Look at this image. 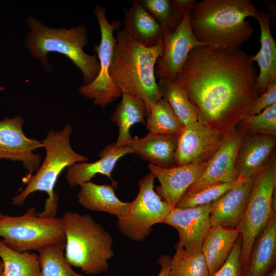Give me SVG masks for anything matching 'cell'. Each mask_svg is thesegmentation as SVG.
<instances>
[{"mask_svg": "<svg viewBox=\"0 0 276 276\" xmlns=\"http://www.w3.org/2000/svg\"><path fill=\"white\" fill-rule=\"evenodd\" d=\"M155 178L150 171L139 181L136 197L129 202L124 215L118 218L119 231L132 240H144L151 233L152 226L163 223L173 208L154 191Z\"/></svg>", "mask_w": 276, "mask_h": 276, "instance_id": "obj_9", "label": "cell"}, {"mask_svg": "<svg viewBox=\"0 0 276 276\" xmlns=\"http://www.w3.org/2000/svg\"><path fill=\"white\" fill-rule=\"evenodd\" d=\"M106 11V9L100 5H96L94 10L101 33L100 44L94 47L100 64L99 73L94 81L79 89L80 94L93 100L96 106L101 108H104L122 94L113 83L109 74L115 42L113 32L120 28V22L118 20L109 22L107 18Z\"/></svg>", "mask_w": 276, "mask_h": 276, "instance_id": "obj_10", "label": "cell"}, {"mask_svg": "<svg viewBox=\"0 0 276 276\" xmlns=\"http://www.w3.org/2000/svg\"><path fill=\"white\" fill-rule=\"evenodd\" d=\"M210 161L164 168L150 163L148 168L160 183L156 192L172 208L201 177Z\"/></svg>", "mask_w": 276, "mask_h": 276, "instance_id": "obj_16", "label": "cell"}, {"mask_svg": "<svg viewBox=\"0 0 276 276\" xmlns=\"http://www.w3.org/2000/svg\"><path fill=\"white\" fill-rule=\"evenodd\" d=\"M3 215V214L1 213L0 212V217L2 216Z\"/></svg>", "mask_w": 276, "mask_h": 276, "instance_id": "obj_40", "label": "cell"}, {"mask_svg": "<svg viewBox=\"0 0 276 276\" xmlns=\"http://www.w3.org/2000/svg\"><path fill=\"white\" fill-rule=\"evenodd\" d=\"M276 213L252 247L244 276H266L275 266Z\"/></svg>", "mask_w": 276, "mask_h": 276, "instance_id": "obj_22", "label": "cell"}, {"mask_svg": "<svg viewBox=\"0 0 276 276\" xmlns=\"http://www.w3.org/2000/svg\"><path fill=\"white\" fill-rule=\"evenodd\" d=\"M275 152L253 178L242 217L236 227L242 238L240 265L242 276L247 267L252 247L275 212Z\"/></svg>", "mask_w": 276, "mask_h": 276, "instance_id": "obj_7", "label": "cell"}, {"mask_svg": "<svg viewBox=\"0 0 276 276\" xmlns=\"http://www.w3.org/2000/svg\"><path fill=\"white\" fill-rule=\"evenodd\" d=\"M240 234L237 228L211 226L202 245V252L212 276L224 264Z\"/></svg>", "mask_w": 276, "mask_h": 276, "instance_id": "obj_24", "label": "cell"}, {"mask_svg": "<svg viewBox=\"0 0 276 276\" xmlns=\"http://www.w3.org/2000/svg\"><path fill=\"white\" fill-rule=\"evenodd\" d=\"M252 55L240 49L199 45L176 81L186 91L198 121L227 133L248 116L259 96Z\"/></svg>", "mask_w": 276, "mask_h": 276, "instance_id": "obj_1", "label": "cell"}, {"mask_svg": "<svg viewBox=\"0 0 276 276\" xmlns=\"http://www.w3.org/2000/svg\"><path fill=\"white\" fill-rule=\"evenodd\" d=\"M122 100L111 117L112 122L119 128L116 148L125 146L132 137L130 133L132 126L135 123L146 124L147 116L145 103L137 97L126 93L122 94Z\"/></svg>", "mask_w": 276, "mask_h": 276, "instance_id": "obj_26", "label": "cell"}, {"mask_svg": "<svg viewBox=\"0 0 276 276\" xmlns=\"http://www.w3.org/2000/svg\"><path fill=\"white\" fill-rule=\"evenodd\" d=\"M3 269V262L0 258V276L2 275V271Z\"/></svg>", "mask_w": 276, "mask_h": 276, "instance_id": "obj_39", "label": "cell"}, {"mask_svg": "<svg viewBox=\"0 0 276 276\" xmlns=\"http://www.w3.org/2000/svg\"><path fill=\"white\" fill-rule=\"evenodd\" d=\"M0 258L3 264L1 276H42L36 253L14 251L0 240Z\"/></svg>", "mask_w": 276, "mask_h": 276, "instance_id": "obj_28", "label": "cell"}, {"mask_svg": "<svg viewBox=\"0 0 276 276\" xmlns=\"http://www.w3.org/2000/svg\"><path fill=\"white\" fill-rule=\"evenodd\" d=\"M242 244V238L240 233L225 263L212 276H242L240 265Z\"/></svg>", "mask_w": 276, "mask_h": 276, "instance_id": "obj_35", "label": "cell"}, {"mask_svg": "<svg viewBox=\"0 0 276 276\" xmlns=\"http://www.w3.org/2000/svg\"><path fill=\"white\" fill-rule=\"evenodd\" d=\"M172 258L168 255H163L158 258V263L161 268L157 276H169Z\"/></svg>", "mask_w": 276, "mask_h": 276, "instance_id": "obj_37", "label": "cell"}, {"mask_svg": "<svg viewBox=\"0 0 276 276\" xmlns=\"http://www.w3.org/2000/svg\"><path fill=\"white\" fill-rule=\"evenodd\" d=\"M244 132L236 127L228 132L199 179L185 194L196 193L210 186L236 179L239 176L236 159Z\"/></svg>", "mask_w": 276, "mask_h": 276, "instance_id": "obj_14", "label": "cell"}, {"mask_svg": "<svg viewBox=\"0 0 276 276\" xmlns=\"http://www.w3.org/2000/svg\"><path fill=\"white\" fill-rule=\"evenodd\" d=\"M146 125L150 132L168 135H179L183 127L163 98L151 104L147 110Z\"/></svg>", "mask_w": 276, "mask_h": 276, "instance_id": "obj_29", "label": "cell"}, {"mask_svg": "<svg viewBox=\"0 0 276 276\" xmlns=\"http://www.w3.org/2000/svg\"><path fill=\"white\" fill-rule=\"evenodd\" d=\"M73 128L67 124L61 130H50L41 141L46 151L45 159L35 174H29L24 181L25 189L12 198V203L21 205L27 197L36 191L45 192L48 197L44 210L37 212L42 217H56L58 206V196L54 192L57 179L63 169L78 163L85 162L88 158L76 152L70 144Z\"/></svg>", "mask_w": 276, "mask_h": 276, "instance_id": "obj_6", "label": "cell"}, {"mask_svg": "<svg viewBox=\"0 0 276 276\" xmlns=\"http://www.w3.org/2000/svg\"><path fill=\"white\" fill-rule=\"evenodd\" d=\"M27 24L30 30L25 39V46L33 56L40 61L44 70L50 71L52 69L48 54L56 52L66 56L81 71L83 85L95 79L100 71V64L97 55L87 54L83 50L88 43L84 25L70 29L51 28L33 15L27 19Z\"/></svg>", "mask_w": 276, "mask_h": 276, "instance_id": "obj_4", "label": "cell"}, {"mask_svg": "<svg viewBox=\"0 0 276 276\" xmlns=\"http://www.w3.org/2000/svg\"><path fill=\"white\" fill-rule=\"evenodd\" d=\"M131 153H134L133 151L128 145L116 148L114 143L109 144L100 152V158L98 160L78 163L69 167L65 176L68 183L72 187L80 186L90 181L96 175L101 174L107 176L116 186L117 182L112 179L111 172L120 158Z\"/></svg>", "mask_w": 276, "mask_h": 276, "instance_id": "obj_19", "label": "cell"}, {"mask_svg": "<svg viewBox=\"0 0 276 276\" xmlns=\"http://www.w3.org/2000/svg\"><path fill=\"white\" fill-rule=\"evenodd\" d=\"M157 21L163 32H172L186 15L174 0H134Z\"/></svg>", "mask_w": 276, "mask_h": 276, "instance_id": "obj_30", "label": "cell"}, {"mask_svg": "<svg viewBox=\"0 0 276 276\" xmlns=\"http://www.w3.org/2000/svg\"><path fill=\"white\" fill-rule=\"evenodd\" d=\"M171 259L169 276H210L202 251L188 252L176 249Z\"/></svg>", "mask_w": 276, "mask_h": 276, "instance_id": "obj_32", "label": "cell"}, {"mask_svg": "<svg viewBox=\"0 0 276 276\" xmlns=\"http://www.w3.org/2000/svg\"><path fill=\"white\" fill-rule=\"evenodd\" d=\"M164 49L163 39L151 47L128 36L123 30L115 38L109 76L122 93L132 94L146 104L147 110L162 98L155 76V65Z\"/></svg>", "mask_w": 276, "mask_h": 276, "instance_id": "obj_3", "label": "cell"}, {"mask_svg": "<svg viewBox=\"0 0 276 276\" xmlns=\"http://www.w3.org/2000/svg\"><path fill=\"white\" fill-rule=\"evenodd\" d=\"M178 135L150 132L142 138H132L125 145L132 148L142 159L160 168L176 165L175 155Z\"/></svg>", "mask_w": 276, "mask_h": 276, "instance_id": "obj_20", "label": "cell"}, {"mask_svg": "<svg viewBox=\"0 0 276 276\" xmlns=\"http://www.w3.org/2000/svg\"><path fill=\"white\" fill-rule=\"evenodd\" d=\"M80 187L78 201L86 209L106 212L118 218L127 212L129 202H123L117 197L113 185H98L89 181Z\"/></svg>", "mask_w": 276, "mask_h": 276, "instance_id": "obj_23", "label": "cell"}, {"mask_svg": "<svg viewBox=\"0 0 276 276\" xmlns=\"http://www.w3.org/2000/svg\"><path fill=\"white\" fill-rule=\"evenodd\" d=\"M259 11L250 0H203L195 2L190 13L192 32L205 46L239 49L252 35L246 20Z\"/></svg>", "mask_w": 276, "mask_h": 276, "instance_id": "obj_2", "label": "cell"}, {"mask_svg": "<svg viewBox=\"0 0 276 276\" xmlns=\"http://www.w3.org/2000/svg\"><path fill=\"white\" fill-rule=\"evenodd\" d=\"M164 49L158 59L155 70L156 79L175 81L180 74L190 51L203 45L194 36L190 25L189 14L183 17L172 32H163Z\"/></svg>", "mask_w": 276, "mask_h": 276, "instance_id": "obj_12", "label": "cell"}, {"mask_svg": "<svg viewBox=\"0 0 276 276\" xmlns=\"http://www.w3.org/2000/svg\"><path fill=\"white\" fill-rule=\"evenodd\" d=\"M157 87L162 98L168 102L183 126L198 121L197 112L186 90L176 81L159 79Z\"/></svg>", "mask_w": 276, "mask_h": 276, "instance_id": "obj_27", "label": "cell"}, {"mask_svg": "<svg viewBox=\"0 0 276 276\" xmlns=\"http://www.w3.org/2000/svg\"><path fill=\"white\" fill-rule=\"evenodd\" d=\"M266 276H276L275 267L271 271H270Z\"/></svg>", "mask_w": 276, "mask_h": 276, "instance_id": "obj_38", "label": "cell"}, {"mask_svg": "<svg viewBox=\"0 0 276 276\" xmlns=\"http://www.w3.org/2000/svg\"><path fill=\"white\" fill-rule=\"evenodd\" d=\"M61 218L68 263L87 274L106 272L114 256L111 235L89 215L67 211Z\"/></svg>", "mask_w": 276, "mask_h": 276, "instance_id": "obj_5", "label": "cell"}, {"mask_svg": "<svg viewBox=\"0 0 276 276\" xmlns=\"http://www.w3.org/2000/svg\"><path fill=\"white\" fill-rule=\"evenodd\" d=\"M253 178H244L210 204L211 226L219 225L232 228L237 227L247 203Z\"/></svg>", "mask_w": 276, "mask_h": 276, "instance_id": "obj_18", "label": "cell"}, {"mask_svg": "<svg viewBox=\"0 0 276 276\" xmlns=\"http://www.w3.org/2000/svg\"><path fill=\"white\" fill-rule=\"evenodd\" d=\"M132 6L125 8L124 28L133 40L147 47L155 45L163 39V30L157 21L141 6L132 1Z\"/></svg>", "mask_w": 276, "mask_h": 276, "instance_id": "obj_25", "label": "cell"}, {"mask_svg": "<svg viewBox=\"0 0 276 276\" xmlns=\"http://www.w3.org/2000/svg\"><path fill=\"white\" fill-rule=\"evenodd\" d=\"M227 133L198 121L184 125L178 137L175 155L176 165L210 161Z\"/></svg>", "mask_w": 276, "mask_h": 276, "instance_id": "obj_11", "label": "cell"}, {"mask_svg": "<svg viewBox=\"0 0 276 276\" xmlns=\"http://www.w3.org/2000/svg\"><path fill=\"white\" fill-rule=\"evenodd\" d=\"M0 237L7 247L19 252L37 251L50 244L65 243L61 218L40 217L34 207L19 216L3 214Z\"/></svg>", "mask_w": 276, "mask_h": 276, "instance_id": "obj_8", "label": "cell"}, {"mask_svg": "<svg viewBox=\"0 0 276 276\" xmlns=\"http://www.w3.org/2000/svg\"><path fill=\"white\" fill-rule=\"evenodd\" d=\"M24 119L20 116L0 121V159L22 162L29 174L35 173L40 166L41 156L34 153L43 147L41 142L27 137L22 129Z\"/></svg>", "mask_w": 276, "mask_h": 276, "instance_id": "obj_13", "label": "cell"}, {"mask_svg": "<svg viewBox=\"0 0 276 276\" xmlns=\"http://www.w3.org/2000/svg\"><path fill=\"white\" fill-rule=\"evenodd\" d=\"M256 19L261 30V47L259 52L252 56V60L257 62L260 68L257 82L260 96L269 85L276 81V42L270 29L269 14L259 11Z\"/></svg>", "mask_w": 276, "mask_h": 276, "instance_id": "obj_21", "label": "cell"}, {"mask_svg": "<svg viewBox=\"0 0 276 276\" xmlns=\"http://www.w3.org/2000/svg\"><path fill=\"white\" fill-rule=\"evenodd\" d=\"M210 204L172 208L163 223L173 226L178 232L179 239L176 249L192 252L202 251L203 241L211 226Z\"/></svg>", "mask_w": 276, "mask_h": 276, "instance_id": "obj_15", "label": "cell"}, {"mask_svg": "<svg viewBox=\"0 0 276 276\" xmlns=\"http://www.w3.org/2000/svg\"><path fill=\"white\" fill-rule=\"evenodd\" d=\"M276 104V81L269 85L252 104L248 116L257 114L265 109Z\"/></svg>", "mask_w": 276, "mask_h": 276, "instance_id": "obj_36", "label": "cell"}, {"mask_svg": "<svg viewBox=\"0 0 276 276\" xmlns=\"http://www.w3.org/2000/svg\"><path fill=\"white\" fill-rule=\"evenodd\" d=\"M276 135L269 134H245L236 159L239 176L253 178L275 152Z\"/></svg>", "mask_w": 276, "mask_h": 276, "instance_id": "obj_17", "label": "cell"}, {"mask_svg": "<svg viewBox=\"0 0 276 276\" xmlns=\"http://www.w3.org/2000/svg\"><path fill=\"white\" fill-rule=\"evenodd\" d=\"M65 244H50L37 251L42 276H83L75 271L65 259Z\"/></svg>", "mask_w": 276, "mask_h": 276, "instance_id": "obj_31", "label": "cell"}, {"mask_svg": "<svg viewBox=\"0 0 276 276\" xmlns=\"http://www.w3.org/2000/svg\"><path fill=\"white\" fill-rule=\"evenodd\" d=\"M237 127L245 134H269L276 135V104L260 113L247 116Z\"/></svg>", "mask_w": 276, "mask_h": 276, "instance_id": "obj_34", "label": "cell"}, {"mask_svg": "<svg viewBox=\"0 0 276 276\" xmlns=\"http://www.w3.org/2000/svg\"><path fill=\"white\" fill-rule=\"evenodd\" d=\"M244 177L240 176L231 181L207 187L194 193L184 194L175 208L185 209L208 205L216 201L240 182Z\"/></svg>", "mask_w": 276, "mask_h": 276, "instance_id": "obj_33", "label": "cell"}]
</instances>
